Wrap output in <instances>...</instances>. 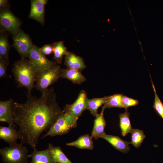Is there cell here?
I'll return each instance as SVG.
<instances>
[{"label":"cell","instance_id":"obj_1","mask_svg":"<svg viewBox=\"0 0 163 163\" xmlns=\"http://www.w3.org/2000/svg\"><path fill=\"white\" fill-rule=\"evenodd\" d=\"M27 97L24 103L14 102V120L19 128L21 143L28 144L34 149L41 133L50 129L64 111L57 102L53 88L40 97L28 92Z\"/></svg>","mask_w":163,"mask_h":163},{"label":"cell","instance_id":"obj_2","mask_svg":"<svg viewBox=\"0 0 163 163\" xmlns=\"http://www.w3.org/2000/svg\"><path fill=\"white\" fill-rule=\"evenodd\" d=\"M12 72L18 85L25 88L31 93L35 88L37 72L29 59H22L13 64Z\"/></svg>","mask_w":163,"mask_h":163},{"label":"cell","instance_id":"obj_3","mask_svg":"<svg viewBox=\"0 0 163 163\" xmlns=\"http://www.w3.org/2000/svg\"><path fill=\"white\" fill-rule=\"evenodd\" d=\"M21 143H17L0 149V154L4 163H28V150Z\"/></svg>","mask_w":163,"mask_h":163},{"label":"cell","instance_id":"obj_4","mask_svg":"<svg viewBox=\"0 0 163 163\" xmlns=\"http://www.w3.org/2000/svg\"><path fill=\"white\" fill-rule=\"evenodd\" d=\"M78 118L71 116L64 112L57 119L42 138L50 136L62 135L67 133L71 129L76 127Z\"/></svg>","mask_w":163,"mask_h":163},{"label":"cell","instance_id":"obj_5","mask_svg":"<svg viewBox=\"0 0 163 163\" xmlns=\"http://www.w3.org/2000/svg\"><path fill=\"white\" fill-rule=\"evenodd\" d=\"M61 69L56 65L50 68L37 73L35 88L42 94L45 92L51 85L57 82L60 78Z\"/></svg>","mask_w":163,"mask_h":163},{"label":"cell","instance_id":"obj_6","mask_svg":"<svg viewBox=\"0 0 163 163\" xmlns=\"http://www.w3.org/2000/svg\"><path fill=\"white\" fill-rule=\"evenodd\" d=\"M13 45L22 59L28 57L33 45L31 40L27 34L21 29L16 34L13 35Z\"/></svg>","mask_w":163,"mask_h":163},{"label":"cell","instance_id":"obj_7","mask_svg":"<svg viewBox=\"0 0 163 163\" xmlns=\"http://www.w3.org/2000/svg\"><path fill=\"white\" fill-rule=\"evenodd\" d=\"M0 24L2 30L8 31L12 35L16 34L21 29L20 21L9 8L0 10Z\"/></svg>","mask_w":163,"mask_h":163},{"label":"cell","instance_id":"obj_8","mask_svg":"<svg viewBox=\"0 0 163 163\" xmlns=\"http://www.w3.org/2000/svg\"><path fill=\"white\" fill-rule=\"evenodd\" d=\"M28 57L33 64L37 73L47 70L56 65V62L48 60L41 53L40 48L33 45Z\"/></svg>","mask_w":163,"mask_h":163},{"label":"cell","instance_id":"obj_9","mask_svg":"<svg viewBox=\"0 0 163 163\" xmlns=\"http://www.w3.org/2000/svg\"><path fill=\"white\" fill-rule=\"evenodd\" d=\"M88 99L86 92L84 90L81 91L74 103L66 105L64 108V112L71 116L78 118L83 112L87 109Z\"/></svg>","mask_w":163,"mask_h":163},{"label":"cell","instance_id":"obj_10","mask_svg":"<svg viewBox=\"0 0 163 163\" xmlns=\"http://www.w3.org/2000/svg\"><path fill=\"white\" fill-rule=\"evenodd\" d=\"M14 101L12 98L0 101V121L7 123L8 126L16 127L13 117Z\"/></svg>","mask_w":163,"mask_h":163},{"label":"cell","instance_id":"obj_11","mask_svg":"<svg viewBox=\"0 0 163 163\" xmlns=\"http://www.w3.org/2000/svg\"><path fill=\"white\" fill-rule=\"evenodd\" d=\"M47 1L31 0V8L28 18L34 19L43 25L45 21V6Z\"/></svg>","mask_w":163,"mask_h":163},{"label":"cell","instance_id":"obj_12","mask_svg":"<svg viewBox=\"0 0 163 163\" xmlns=\"http://www.w3.org/2000/svg\"><path fill=\"white\" fill-rule=\"evenodd\" d=\"M109 142L117 150L123 152H128L130 150L129 142L123 140L119 137L108 135L104 133L100 137Z\"/></svg>","mask_w":163,"mask_h":163},{"label":"cell","instance_id":"obj_13","mask_svg":"<svg viewBox=\"0 0 163 163\" xmlns=\"http://www.w3.org/2000/svg\"><path fill=\"white\" fill-rule=\"evenodd\" d=\"M15 127L8 126V127L0 126V139L8 143L9 145L17 143L19 135Z\"/></svg>","mask_w":163,"mask_h":163},{"label":"cell","instance_id":"obj_14","mask_svg":"<svg viewBox=\"0 0 163 163\" xmlns=\"http://www.w3.org/2000/svg\"><path fill=\"white\" fill-rule=\"evenodd\" d=\"M64 64L67 68L80 72L86 67L82 57L70 52L65 55Z\"/></svg>","mask_w":163,"mask_h":163},{"label":"cell","instance_id":"obj_15","mask_svg":"<svg viewBox=\"0 0 163 163\" xmlns=\"http://www.w3.org/2000/svg\"><path fill=\"white\" fill-rule=\"evenodd\" d=\"M30 154L28 155L29 158H31L30 163H56L48 149L41 151L37 150L36 148Z\"/></svg>","mask_w":163,"mask_h":163},{"label":"cell","instance_id":"obj_16","mask_svg":"<svg viewBox=\"0 0 163 163\" xmlns=\"http://www.w3.org/2000/svg\"><path fill=\"white\" fill-rule=\"evenodd\" d=\"M60 78L68 79L73 83L80 84L86 80V78L78 70L69 69H61Z\"/></svg>","mask_w":163,"mask_h":163},{"label":"cell","instance_id":"obj_17","mask_svg":"<svg viewBox=\"0 0 163 163\" xmlns=\"http://www.w3.org/2000/svg\"><path fill=\"white\" fill-rule=\"evenodd\" d=\"M105 109L102 108L101 113L96 117L91 136L95 139L99 138L104 133V129L106 125V121L104 117V113Z\"/></svg>","mask_w":163,"mask_h":163},{"label":"cell","instance_id":"obj_18","mask_svg":"<svg viewBox=\"0 0 163 163\" xmlns=\"http://www.w3.org/2000/svg\"><path fill=\"white\" fill-rule=\"evenodd\" d=\"M93 138L88 134L82 135L76 140L66 144L67 146H73L80 149L93 150L94 148Z\"/></svg>","mask_w":163,"mask_h":163},{"label":"cell","instance_id":"obj_19","mask_svg":"<svg viewBox=\"0 0 163 163\" xmlns=\"http://www.w3.org/2000/svg\"><path fill=\"white\" fill-rule=\"evenodd\" d=\"M47 149L56 163H73L67 158L59 146H54L49 143Z\"/></svg>","mask_w":163,"mask_h":163},{"label":"cell","instance_id":"obj_20","mask_svg":"<svg viewBox=\"0 0 163 163\" xmlns=\"http://www.w3.org/2000/svg\"><path fill=\"white\" fill-rule=\"evenodd\" d=\"M130 113L127 110L125 112L120 113V126L121 131V134L123 136H126L130 133L132 129L129 118Z\"/></svg>","mask_w":163,"mask_h":163},{"label":"cell","instance_id":"obj_21","mask_svg":"<svg viewBox=\"0 0 163 163\" xmlns=\"http://www.w3.org/2000/svg\"><path fill=\"white\" fill-rule=\"evenodd\" d=\"M54 53L53 59L58 64L61 63L64 55L69 54V52L65 46L63 42L59 41L53 43Z\"/></svg>","mask_w":163,"mask_h":163},{"label":"cell","instance_id":"obj_22","mask_svg":"<svg viewBox=\"0 0 163 163\" xmlns=\"http://www.w3.org/2000/svg\"><path fill=\"white\" fill-rule=\"evenodd\" d=\"M3 30H0V58L9 62L8 53L9 45L7 35Z\"/></svg>","mask_w":163,"mask_h":163},{"label":"cell","instance_id":"obj_23","mask_svg":"<svg viewBox=\"0 0 163 163\" xmlns=\"http://www.w3.org/2000/svg\"><path fill=\"white\" fill-rule=\"evenodd\" d=\"M107 96L101 98H94L92 99H88L87 102V109L94 116L96 117L99 114L98 113V108L104 104Z\"/></svg>","mask_w":163,"mask_h":163},{"label":"cell","instance_id":"obj_24","mask_svg":"<svg viewBox=\"0 0 163 163\" xmlns=\"http://www.w3.org/2000/svg\"><path fill=\"white\" fill-rule=\"evenodd\" d=\"M123 95L122 94H119L107 96L102 108L104 109L115 107L123 108L122 101Z\"/></svg>","mask_w":163,"mask_h":163},{"label":"cell","instance_id":"obj_25","mask_svg":"<svg viewBox=\"0 0 163 163\" xmlns=\"http://www.w3.org/2000/svg\"><path fill=\"white\" fill-rule=\"evenodd\" d=\"M130 133L131 135V141L129 142L135 147L137 148L140 146L145 136L142 130L138 129H132Z\"/></svg>","mask_w":163,"mask_h":163},{"label":"cell","instance_id":"obj_26","mask_svg":"<svg viewBox=\"0 0 163 163\" xmlns=\"http://www.w3.org/2000/svg\"><path fill=\"white\" fill-rule=\"evenodd\" d=\"M152 86L155 94L153 107L156 113L163 120V104L157 94L155 87L151 78Z\"/></svg>","mask_w":163,"mask_h":163},{"label":"cell","instance_id":"obj_27","mask_svg":"<svg viewBox=\"0 0 163 163\" xmlns=\"http://www.w3.org/2000/svg\"><path fill=\"white\" fill-rule=\"evenodd\" d=\"M122 103L123 108H124L126 110L129 107L137 105L139 103V101L137 100L123 95Z\"/></svg>","mask_w":163,"mask_h":163},{"label":"cell","instance_id":"obj_28","mask_svg":"<svg viewBox=\"0 0 163 163\" xmlns=\"http://www.w3.org/2000/svg\"><path fill=\"white\" fill-rule=\"evenodd\" d=\"M9 62L0 58V78L1 79L7 75V70Z\"/></svg>","mask_w":163,"mask_h":163},{"label":"cell","instance_id":"obj_29","mask_svg":"<svg viewBox=\"0 0 163 163\" xmlns=\"http://www.w3.org/2000/svg\"><path fill=\"white\" fill-rule=\"evenodd\" d=\"M40 50L42 54L44 56L50 55L53 53V44L44 45L40 48Z\"/></svg>","mask_w":163,"mask_h":163},{"label":"cell","instance_id":"obj_30","mask_svg":"<svg viewBox=\"0 0 163 163\" xmlns=\"http://www.w3.org/2000/svg\"><path fill=\"white\" fill-rule=\"evenodd\" d=\"M8 2L7 0H0V10L5 9L8 8Z\"/></svg>","mask_w":163,"mask_h":163},{"label":"cell","instance_id":"obj_31","mask_svg":"<svg viewBox=\"0 0 163 163\" xmlns=\"http://www.w3.org/2000/svg\"><path fill=\"white\" fill-rule=\"evenodd\" d=\"M129 8V12H130V14H131V15L132 16V14H131V11L130 10Z\"/></svg>","mask_w":163,"mask_h":163},{"label":"cell","instance_id":"obj_32","mask_svg":"<svg viewBox=\"0 0 163 163\" xmlns=\"http://www.w3.org/2000/svg\"><path fill=\"white\" fill-rule=\"evenodd\" d=\"M139 43L140 45H141V42L139 41Z\"/></svg>","mask_w":163,"mask_h":163}]
</instances>
